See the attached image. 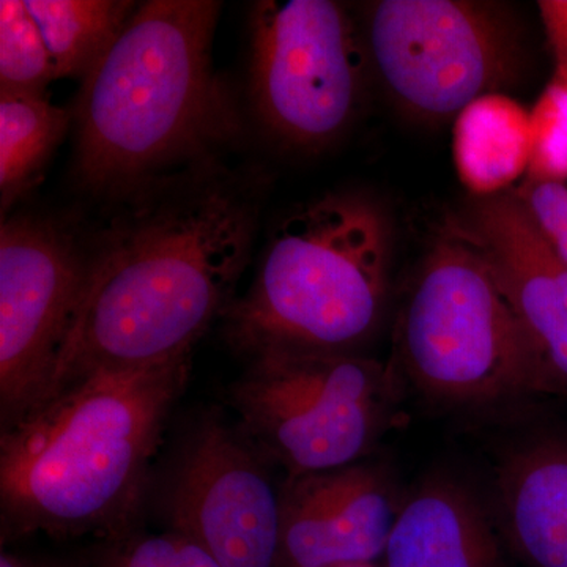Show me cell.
I'll use <instances>...</instances> for the list:
<instances>
[{
	"mask_svg": "<svg viewBox=\"0 0 567 567\" xmlns=\"http://www.w3.org/2000/svg\"><path fill=\"white\" fill-rule=\"evenodd\" d=\"M268 185L259 167L216 156L111 199V218L85 244L80 303L40 404L100 369L192 353L235 300Z\"/></svg>",
	"mask_w": 567,
	"mask_h": 567,
	"instance_id": "obj_1",
	"label": "cell"
},
{
	"mask_svg": "<svg viewBox=\"0 0 567 567\" xmlns=\"http://www.w3.org/2000/svg\"><path fill=\"white\" fill-rule=\"evenodd\" d=\"M221 9L215 0L137 3L82 80L71 111L82 189L111 200L158 175L216 158L237 141V100L212 58Z\"/></svg>",
	"mask_w": 567,
	"mask_h": 567,
	"instance_id": "obj_2",
	"label": "cell"
},
{
	"mask_svg": "<svg viewBox=\"0 0 567 567\" xmlns=\"http://www.w3.org/2000/svg\"><path fill=\"white\" fill-rule=\"evenodd\" d=\"M189 365L192 353L100 369L3 429V529L10 536L122 533Z\"/></svg>",
	"mask_w": 567,
	"mask_h": 567,
	"instance_id": "obj_3",
	"label": "cell"
},
{
	"mask_svg": "<svg viewBox=\"0 0 567 567\" xmlns=\"http://www.w3.org/2000/svg\"><path fill=\"white\" fill-rule=\"evenodd\" d=\"M394 223L372 194L344 189L276 224L252 282L221 319L235 352L360 353L393 287Z\"/></svg>",
	"mask_w": 567,
	"mask_h": 567,
	"instance_id": "obj_4",
	"label": "cell"
},
{
	"mask_svg": "<svg viewBox=\"0 0 567 567\" xmlns=\"http://www.w3.org/2000/svg\"><path fill=\"white\" fill-rule=\"evenodd\" d=\"M394 341L401 375L436 402L495 405L557 393L487 257L453 221L417 264Z\"/></svg>",
	"mask_w": 567,
	"mask_h": 567,
	"instance_id": "obj_5",
	"label": "cell"
},
{
	"mask_svg": "<svg viewBox=\"0 0 567 567\" xmlns=\"http://www.w3.org/2000/svg\"><path fill=\"white\" fill-rule=\"evenodd\" d=\"M401 372L361 353L271 352L234 383L241 434L287 477L363 461L398 423Z\"/></svg>",
	"mask_w": 567,
	"mask_h": 567,
	"instance_id": "obj_6",
	"label": "cell"
},
{
	"mask_svg": "<svg viewBox=\"0 0 567 567\" xmlns=\"http://www.w3.org/2000/svg\"><path fill=\"white\" fill-rule=\"evenodd\" d=\"M372 74L391 102L424 123L524 80L528 52L513 10L473 0H380L363 14Z\"/></svg>",
	"mask_w": 567,
	"mask_h": 567,
	"instance_id": "obj_7",
	"label": "cell"
},
{
	"mask_svg": "<svg viewBox=\"0 0 567 567\" xmlns=\"http://www.w3.org/2000/svg\"><path fill=\"white\" fill-rule=\"evenodd\" d=\"M363 28L333 0H260L249 10V100L271 140L316 153L363 106L371 76Z\"/></svg>",
	"mask_w": 567,
	"mask_h": 567,
	"instance_id": "obj_8",
	"label": "cell"
},
{
	"mask_svg": "<svg viewBox=\"0 0 567 567\" xmlns=\"http://www.w3.org/2000/svg\"><path fill=\"white\" fill-rule=\"evenodd\" d=\"M85 244L70 227L22 213L0 227V412L3 429L40 404L73 323Z\"/></svg>",
	"mask_w": 567,
	"mask_h": 567,
	"instance_id": "obj_9",
	"label": "cell"
},
{
	"mask_svg": "<svg viewBox=\"0 0 567 567\" xmlns=\"http://www.w3.org/2000/svg\"><path fill=\"white\" fill-rule=\"evenodd\" d=\"M256 447L221 421L189 440L167 496L173 532L223 567H281V488Z\"/></svg>",
	"mask_w": 567,
	"mask_h": 567,
	"instance_id": "obj_10",
	"label": "cell"
},
{
	"mask_svg": "<svg viewBox=\"0 0 567 567\" xmlns=\"http://www.w3.org/2000/svg\"><path fill=\"white\" fill-rule=\"evenodd\" d=\"M386 473L358 464L287 477L281 487V567H341L385 555L399 507Z\"/></svg>",
	"mask_w": 567,
	"mask_h": 567,
	"instance_id": "obj_11",
	"label": "cell"
},
{
	"mask_svg": "<svg viewBox=\"0 0 567 567\" xmlns=\"http://www.w3.org/2000/svg\"><path fill=\"white\" fill-rule=\"evenodd\" d=\"M451 221L487 257L543 354L557 393L567 391V265L511 192L475 197Z\"/></svg>",
	"mask_w": 567,
	"mask_h": 567,
	"instance_id": "obj_12",
	"label": "cell"
},
{
	"mask_svg": "<svg viewBox=\"0 0 567 567\" xmlns=\"http://www.w3.org/2000/svg\"><path fill=\"white\" fill-rule=\"evenodd\" d=\"M385 567H507L495 517L450 476L425 480L399 507Z\"/></svg>",
	"mask_w": 567,
	"mask_h": 567,
	"instance_id": "obj_13",
	"label": "cell"
},
{
	"mask_svg": "<svg viewBox=\"0 0 567 567\" xmlns=\"http://www.w3.org/2000/svg\"><path fill=\"white\" fill-rule=\"evenodd\" d=\"M495 522L527 567H567V435L514 446L495 476Z\"/></svg>",
	"mask_w": 567,
	"mask_h": 567,
	"instance_id": "obj_14",
	"label": "cell"
},
{
	"mask_svg": "<svg viewBox=\"0 0 567 567\" xmlns=\"http://www.w3.org/2000/svg\"><path fill=\"white\" fill-rule=\"evenodd\" d=\"M529 153V111L507 93L480 96L454 118L458 181L476 199L509 193L527 175Z\"/></svg>",
	"mask_w": 567,
	"mask_h": 567,
	"instance_id": "obj_15",
	"label": "cell"
},
{
	"mask_svg": "<svg viewBox=\"0 0 567 567\" xmlns=\"http://www.w3.org/2000/svg\"><path fill=\"white\" fill-rule=\"evenodd\" d=\"M73 114L47 93L0 89V194L2 210L29 192L69 133Z\"/></svg>",
	"mask_w": 567,
	"mask_h": 567,
	"instance_id": "obj_16",
	"label": "cell"
},
{
	"mask_svg": "<svg viewBox=\"0 0 567 567\" xmlns=\"http://www.w3.org/2000/svg\"><path fill=\"white\" fill-rule=\"evenodd\" d=\"M55 78H81L110 50L136 10L132 0H24Z\"/></svg>",
	"mask_w": 567,
	"mask_h": 567,
	"instance_id": "obj_17",
	"label": "cell"
},
{
	"mask_svg": "<svg viewBox=\"0 0 567 567\" xmlns=\"http://www.w3.org/2000/svg\"><path fill=\"white\" fill-rule=\"evenodd\" d=\"M55 78L51 55L24 0L0 2V89L47 93Z\"/></svg>",
	"mask_w": 567,
	"mask_h": 567,
	"instance_id": "obj_18",
	"label": "cell"
},
{
	"mask_svg": "<svg viewBox=\"0 0 567 567\" xmlns=\"http://www.w3.org/2000/svg\"><path fill=\"white\" fill-rule=\"evenodd\" d=\"M532 153L525 178L567 183V85L550 80L529 110Z\"/></svg>",
	"mask_w": 567,
	"mask_h": 567,
	"instance_id": "obj_19",
	"label": "cell"
},
{
	"mask_svg": "<svg viewBox=\"0 0 567 567\" xmlns=\"http://www.w3.org/2000/svg\"><path fill=\"white\" fill-rule=\"evenodd\" d=\"M102 567H223L189 537L173 532L136 537L111 548Z\"/></svg>",
	"mask_w": 567,
	"mask_h": 567,
	"instance_id": "obj_20",
	"label": "cell"
},
{
	"mask_svg": "<svg viewBox=\"0 0 567 567\" xmlns=\"http://www.w3.org/2000/svg\"><path fill=\"white\" fill-rule=\"evenodd\" d=\"M511 193L527 208L551 251L567 265V183L525 178Z\"/></svg>",
	"mask_w": 567,
	"mask_h": 567,
	"instance_id": "obj_21",
	"label": "cell"
},
{
	"mask_svg": "<svg viewBox=\"0 0 567 567\" xmlns=\"http://www.w3.org/2000/svg\"><path fill=\"white\" fill-rule=\"evenodd\" d=\"M537 9L554 58L551 80L567 85V0H540Z\"/></svg>",
	"mask_w": 567,
	"mask_h": 567,
	"instance_id": "obj_22",
	"label": "cell"
},
{
	"mask_svg": "<svg viewBox=\"0 0 567 567\" xmlns=\"http://www.w3.org/2000/svg\"><path fill=\"white\" fill-rule=\"evenodd\" d=\"M0 567H24L18 561L17 558L10 557V555L2 554L0 557Z\"/></svg>",
	"mask_w": 567,
	"mask_h": 567,
	"instance_id": "obj_23",
	"label": "cell"
},
{
	"mask_svg": "<svg viewBox=\"0 0 567 567\" xmlns=\"http://www.w3.org/2000/svg\"><path fill=\"white\" fill-rule=\"evenodd\" d=\"M341 567H377L374 563H365V565H349V566H341Z\"/></svg>",
	"mask_w": 567,
	"mask_h": 567,
	"instance_id": "obj_24",
	"label": "cell"
}]
</instances>
